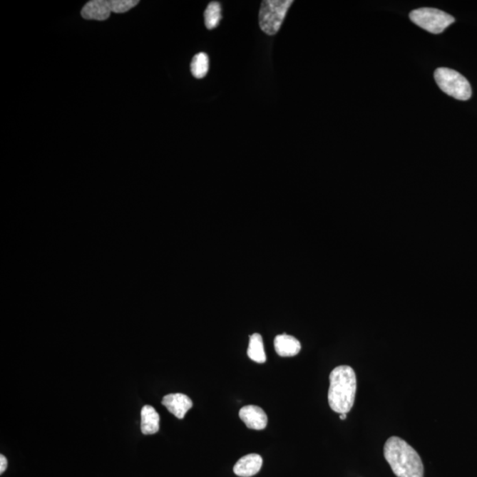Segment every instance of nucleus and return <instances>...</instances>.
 <instances>
[{
	"label": "nucleus",
	"mask_w": 477,
	"mask_h": 477,
	"mask_svg": "<svg viewBox=\"0 0 477 477\" xmlns=\"http://www.w3.org/2000/svg\"><path fill=\"white\" fill-rule=\"evenodd\" d=\"M435 81L443 92L453 98L467 101L472 96L468 81L456 70L440 68L435 71Z\"/></svg>",
	"instance_id": "20e7f679"
},
{
	"label": "nucleus",
	"mask_w": 477,
	"mask_h": 477,
	"mask_svg": "<svg viewBox=\"0 0 477 477\" xmlns=\"http://www.w3.org/2000/svg\"><path fill=\"white\" fill-rule=\"evenodd\" d=\"M384 458L398 477H424L421 458L405 440L391 437L384 447Z\"/></svg>",
	"instance_id": "f257e3e1"
},
{
	"label": "nucleus",
	"mask_w": 477,
	"mask_h": 477,
	"mask_svg": "<svg viewBox=\"0 0 477 477\" xmlns=\"http://www.w3.org/2000/svg\"><path fill=\"white\" fill-rule=\"evenodd\" d=\"M339 418L342 420H346L347 419V414H340Z\"/></svg>",
	"instance_id": "f3484780"
},
{
	"label": "nucleus",
	"mask_w": 477,
	"mask_h": 477,
	"mask_svg": "<svg viewBox=\"0 0 477 477\" xmlns=\"http://www.w3.org/2000/svg\"><path fill=\"white\" fill-rule=\"evenodd\" d=\"M262 458L259 454L251 453L240 458L235 465L234 472L240 477H250L257 475L262 468Z\"/></svg>",
	"instance_id": "1a4fd4ad"
},
{
	"label": "nucleus",
	"mask_w": 477,
	"mask_h": 477,
	"mask_svg": "<svg viewBox=\"0 0 477 477\" xmlns=\"http://www.w3.org/2000/svg\"><path fill=\"white\" fill-rule=\"evenodd\" d=\"M160 416L151 406H144L140 411V430L144 435H153L159 431Z\"/></svg>",
	"instance_id": "9b49d317"
},
{
	"label": "nucleus",
	"mask_w": 477,
	"mask_h": 477,
	"mask_svg": "<svg viewBox=\"0 0 477 477\" xmlns=\"http://www.w3.org/2000/svg\"><path fill=\"white\" fill-rule=\"evenodd\" d=\"M112 13L110 0H92L81 10V16L86 20L106 21Z\"/></svg>",
	"instance_id": "6e6552de"
},
{
	"label": "nucleus",
	"mask_w": 477,
	"mask_h": 477,
	"mask_svg": "<svg viewBox=\"0 0 477 477\" xmlns=\"http://www.w3.org/2000/svg\"><path fill=\"white\" fill-rule=\"evenodd\" d=\"M221 6L219 2H210L205 12L206 28L213 29L217 27L221 21Z\"/></svg>",
	"instance_id": "4468645a"
},
{
	"label": "nucleus",
	"mask_w": 477,
	"mask_h": 477,
	"mask_svg": "<svg viewBox=\"0 0 477 477\" xmlns=\"http://www.w3.org/2000/svg\"><path fill=\"white\" fill-rule=\"evenodd\" d=\"M7 468V460L5 456L1 454L0 456V474H3L4 472L6 471V469Z\"/></svg>",
	"instance_id": "dca6fc26"
},
{
	"label": "nucleus",
	"mask_w": 477,
	"mask_h": 477,
	"mask_svg": "<svg viewBox=\"0 0 477 477\" xmlns=\"http://www.w3.org/2000/svg\"><path fill=\"white\" fill-rule=\"evenodd\" d=\"M293 0H265L259 11V25L269 36L276 35L283 24Z\"/></svg>",
	"instance_id": "7ed1b4c3"
},
{
	"label": "nucleus",
	"mask_w": 477,
	"mask_h": 477,
	"mask_svg": "<svg viewBox=\"0 0 477 477\" xmlns=\"http://www.w3.org/2000/svg\"><path fill=\"white\" fill-rule=\"evenodd\" d=\"M239 416L251 430L261 431L267 426L268 417L257 406L249 405L240 410Z\"/></svg>",
	"instance_id": "423d86ee"
},
{
	"label": "nucleus",
	"mask_w": 477,
	"mask_h": 477,
	"mask_svg": "<svg viewBox=\"0 0 477 477\" xmlns=\"http://www.w3.org/2000/svg\"><path fill=\"white\" fill-rule=\"evenodd\" d=\"M162 404L164 405L166 409L173 416L183 419L185 415L188 412L192 406H193V401L187 395L183 394H172L165 395L162 399Z\"/></svg>",
	"instance_id": "0eeeda50"
},
{
	"label": "nucleus",
	"mask_w": 477,
	"mask_h": 477,
	"mask_svg": "<svg viewBox=\"0 0 477 477\" xmlns=\"http://www.w3.org/2000/svg\"><path fill=\"white\" fill-rule=\"evenodd\" d=\"M138 0H110L112 13L123 14L138 6Z\"/></svg>",
	"instance_id": "2eb2a0df"
},
{
	"label": "nucleus",
	"mask_w": 477,
	"mask_h": 477,
	"mask_svg": "<svg viewBox=\"0 0 477 477\" xmlns=\"http://www.w3.org/2000/svg\"><path fill=\"white\" fill-rule=\"evenodd\" d=\"M250 338L247 356H249L251 360L257 362V364H265L266 361V354L262 336L259 334H254Z\"/></svg>",
	"instance_id": "f8f14e48"
},
{
	"label": "nucleus",
	"mask_w": 477,
	"mask_h": 477,
	"mask_svg": "<svg viewBox=\"0 0 477 477\" xmlns=\"http://www.w3.org/2000/svg\"><path fill=\"white\" fill-rule=\"evenodd\" d=\"M410 20L432 34H440L452 25L456 19L450 14L435 9H420L412 11Z\"/></svg>",
	"instance_id": "39448f33"
},
{
	"label": "nucleus",
	"mask_w": 477,
	"mask_h": 477,
	"mask_svg": "<svg viewBox=\"0 0 477 477\" xmlns=\"http://www.w3.org/2000/svg\"><path fill=\"white\" fill-rule=\"evenodd\" d=\"M275 347L277 354L281 357L297 356L302 349L299 340L286 334L277 336L275 339Z\"/></svg>",
	"instance_id": "9d476101"
},
{
	"label": "nucleus",
	"mask_w": 477,
	"mask_h": 477,
	"mask_svg": "<svg viewBox=\"0 0 477 477\" xmlns=\"http://www.w3.org/2000/svg\"><path fill=\"white\" fill-rule=\"evenodd\" d=\"M357 394L356 372L349 366L336 367L330 374L328 402L336 413L347 414L352 409Z\"/></svg>",
	"instance_id": "f03ea898"
},
{
	"label": "nucleus",
	"mask_w": 477,
	"mask_h": 477,
	"mask_svg": "<svg viewBox=\"0 0 477 477\" xmlns=\"http://www.w3.org/2000/svg\"><path fill=\"white\" fill-rule=\"evenodd\" d=\"M210 61L208 55L200 53L193 58L191 62L192 75L198 79H202L209 71Z\"/></svg>",
	"instance_id": "ddd939ff"
}]
</instances>
